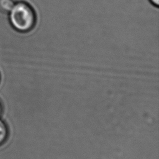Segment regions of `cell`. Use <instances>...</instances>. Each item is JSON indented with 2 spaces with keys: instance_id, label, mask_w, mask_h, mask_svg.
<instances>
[{
  "instance_id": "6da1fadb",
  "label": "cell",
  "mask_w": 159,
  "mask_h": 159,
  "mask_svg": "<svg viewBox=\"0 0 159 159\" xmlns=\"http://www.w3.org/2000/svg\"><path fill=\"white\" fill-rule=\"evenodd\" d=\"M8 22L11 28L20 34H27L32 31L37 22V12L27 1H16L7 14Z\"/></svg>"
},
{
  "instance_id": "7a4b0ae2",
  "label": "cell",
  "mask_w": 159,
  "mask_h": 159,
  "mask_svg": "<svg viewBox=\"0 0 159 159\" xmlns=\"http://www.w3.org/2000/svg\"><path fill=\"white\" fill-rule=\"evenodd\" d=\"M9 135L10 130L7 122L0 118V147L7 142Z\"/></svg>"
},
{
  "instance_id": "3957f363",
  "label": "cell",
  "mask_w": 159,
  "mask_h": 159,
  "mask_svg": "<svg viewBox=\"0 0 159 159\" xmlns=\"http://www.w3.org/2000/svg\"><path fill=\"white\" fill-rule=\"evenodd\" d=\"M15 0H0V12L7 14L13 7Z\"/></svg>"
},
{
  "instance_id": "277c9868",
  "label": "cell",
  "mask_w": 159,
  "mask_h": 159,
  "mask_svg": "<svg viewBox=\"0 0 159 159\" xmlns=\"http://www.w3.org/2000/svg\"><path fill=\"white\" fill-rule=\"evenodd\" d=\"M150 3L154 7L158 8L159 6V0H148Z\"/></svg>"
},
{
  "instance_id": "5b68a950",
  "label": "cell",
  "mask_w": 159,
  "mask_h": 159,
  "mask_svg": "<svg viewBox=\"0 0 159 159\" xmlns=\"http://www.w3.org/2000/svg\"><path fill=\"white\" fill-rule=\"evenodd\" d=\"M3 112H4V105L1 100L0 99V118L2 117Z\"/></svg>"
},
{
  "instance_id": "8992f818",
  "label": "cell",
  "mask_w": 159,
  "mask_h": 159,
  "mask_svg": "<svg viewBox=\"0 0 159 159\" xmlns=\"http://www.w3.org/2000/svg\"><path fill=\"white\" fill-rule=\"evenodd\" d=\"M1 73H0V83H1Z\"/></svg>"
}]
</instances>
